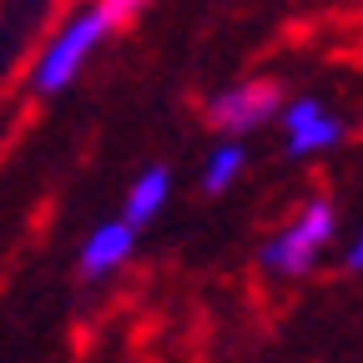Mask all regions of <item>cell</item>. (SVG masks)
I'll return each mask as SVG.
<instances>
[{"label":"cell","mask_w":363,"mask_h":363,"mask_svg":"<svg viewBox=\"0 0 363 363\" xmlns=\"http://www.w3.org/2000/svg\"><path fill=\"white\" fill-rule=\"evenodd\" d=\"M343 267L348 272H363V222L353 227V238L343 242Z\"/></svg>","instance_id":"8"},{"label":"cell","mask_w":363,"mask_h":363,"mask_svg":"<svg viewBox=\"0 0 363 363\" xmlns=\"http://www.w3.org/2000/svg\"><path fill=\"white\" fill-rule=\"evenodd\" d=\"M136 227L126 222V217H111V222H96L86 233V242H81V257H76V267H81V278H91V283H101V278H111V272H121L131 257H136Z\"/></svg>","instance_id":"5"},{"label":"cell","mask_w":363,"mask_h":363,"mask_svg":"<svg viewBox=\"0 0 363 363\" xmlns=\"http://www.w3.org/2000/svg\"><path fill=\"white\" fill-rule=\"evenodd\" d=\"M172 207V172L167 167H147V172H136L131 177V187L121 197V217L142 233L147 222H157L162 212Z\"/></svg>","instance_id":"6"},{"label":"cell","mask_w":363,"mask_h":363,"mask_svg":"<svg viewBox=\"0 0 363 363\" xmlns=\"http://www.w3.org/2000/svg\"><path fill=\"white\" fill-rule=\"evenodd\" d=\"M142 6H147V0H86L81 11H71L51 30V40L35 51L30 91H35V96H61V91H71L76 76L91 66V56H96Z\"/></svg>","instance_id":"1"},{"label":"cell","mask_w":363,"mask_h":363,"mask_svg":"<svg viewBox=\"0 0 363 363\" xmlns=\"http://www.w3.org/2000/svg\"><path fill=\"white\" fill-rule=\"evenodd\" d=\"M278 126H283V152L298 157V162H318V157L338 152L343 136H348V121L323 96H293V101H283Z\"/></svg>","instance_id":"4"},{"label":"cell","mask_w":363,"mask_h":363,"mask_svg":"<svg viewBox=\"0 0 363 363\" xmlns=\"http://www.w3.org/2000/svg\"><path fill=\"white\" fill-rule=\"evenodd\" d=\"M333 247H338V207H333V197L318 192V197L298 202L293 217H283L267 233V242L257 247V267H262V278L293 283V278H308Z\"/></svg>","instance_id":"2"},{"label":"cell","mask_w":363,"mask_h":363,"mask_svg":"<svg viewBox=\"0 0 363 363\" xmlns=\"http://www.w3.org/2000/svg\"><path fill=\"white\" fill-rule=\"evenodd\" d=\"M242 172H247V142H242V136H217L212 152L202 157V192L207 197L233 192L242 182Z\"/></svg>","instance_id":"7"},{"label":"cell","mask_w":363,"mask_h":363,"mask_svg":"<svg viewBox=\"0 0 363 363\" xmlns=\"http://www.w3.org/2000/svg\"><path fill=\"white\" fill-rule=\"evenodd\" d=\"M283 86L267 81V76H252V81H233L222 86L217 96L207 101V121L217 136H247L262 131V126H278V111H283Z\"/></svg>","instance_id":"3"}]
</instances>
